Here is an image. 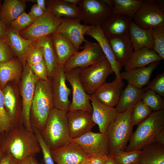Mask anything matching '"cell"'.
I'll return each instance as SVG.
<instances>
[{"label":"cell","instance_id":"obj_1","mask_svg":"<svg viewBox=\"0 0 164 164\" xmlns=\"http://www.w3.org/2000/svg\"><path fill=\"white\" fill-rule=\"evenodd\" d=\"M0 150L10 154L19 162L35 157L41 149L36 134L21 121L12 125L7 133L0 135Z\"/></svg>","mask_w":164,"mask_h":164},{"label":"cell","instance_id":"obj_2","mask_svg":"<svg viewBox=\"0 0 164 164\" xmlns=\"http://www.w3.org/2000/svg\"><path fill=\"white\" fill-rule=\"evenodd\" d=\"M54 108L50 80L39 79L36 82L31 107L30 119L32 129L40 132Z\"/></svg>","mask_w":164,"mask_h":164},{"label":"cell","instance_id":"obj_3","mask_svg":"<svg viewBox=\"0 0 164 164\" xmlns=\"http://www.w3.org/2000/svg\"><path fill=\"white\" fill-rule=\"evenodd\" d=\"M67 113L54 108L50 112L44 128L40 132L50 150L64 146L71 141Z\"/></svg>","mask_w":164,"mask_h":164},{"label":"cell","instance_id":"obj_4","mask_svg":"<svg viewBox=\"0 0 164 164\" xmlns=\"http://www.w3.org/2000/svg\"><path fill=\"white\" fill-rule=\"evenodd\" d=\"M138 125L131 135L125 151L141 150L153 142L157 134L164 128V109L154 111Z\"/></svg>","mask_w":164,"mask_h":164},{"label":"cell","instance_id":"obj_5","mask_svg":"<svg viewBox=\"0 0 164 164\" xmlns=\"http://www.w3.org/2000/svg\"><path fill=\"white\" fill-rule=\"evenodd\" d=\"M133 106L119 113L115 121L109 127L106 133L108 142L109 155L117 151H125L132 133L130 116Z\"/></svg>","mask_w":164,"mask_h":164},{"label":"cell","instance_id":"obj_6","mask_svg":"<svg viewBox=\"0 0 164 164\" xmlns=\"http://www.w3.org/2000/svg\"><path fill=\"white\" fill-rule=\"evenodd\" d=\"M113 72L110 64L106 59L88 67L80 68L79 76L85 91L91 95L106 82L108 77Z\"/></svg>","mask_w":164,"mask_h":164},{"label":"cell","instance_id":"obj_7","mask_svg":"<svg viewBox=\"0 0 164 164\" xmlns=\"http://www.w3.org/2000/svg\"><path fill=\"white\" fill-rule=\"evenodd\" d=\"M61 20L46 11L42 16L35 20L29 27L19 33L23 38L30 40L34 44L55 33Z\"/></svg>","mask_w":164,"mask_h":164},{"label":"cell","instance_id":"obj_8","mask_svg":"<svg viewBox=\"0 0 164 164\" xmlns=\"http://www.w3.org/2000/svg\"><path fill=\"white\" fill-rule=\"evenodd\" d=\"M23 67L20 85L22 100V118L24 125L28 130L32 131L30 122V112L36 84L39 79L26 62Z\"/></svg>","mask_w":164,"mask_h":164},{"label":"cell","instance_id":"obj_9","mask_svg":"<svg viewBox=\"0 0 164 164\" xmlns=\"http://www.w3.org/2000/svg\"><path fill=\"white\" fill-rule=\"evenodd\" d=\"M83 50L72 55L63 65L65 71L76 68H85L106 59L97 43L88 41L84 43Z\"/></svg>","mask_w":164,"mask_h":164},{"label":"cell","instance_id":"obj_10","mask_svg":"<svg viewBox=\"0 0 164 164\" xmlns=\"http://www.w3.org/2000/svg\"><path fill=\"white\" fill-rule=\"evenodd\" d=\"M132 21L145 29L164 27V12L152 0H144Z\"/></svg>","mask_w":164,"mask_h":164},{"label":"cell","instance_id":"obj_11","mask_svg":"<svg viewBox=\"0 0 164 164\" xmlns=\"http://www.w3.org/2000/svg\"><path fill=\"white\" fill-rule=\"evenodd\" d=\"M77 6L81 21L86 25H100L112 13V9L101 0H80Z\"/></svg>","mask_w":164,"mask_h":164},{"label":"cell","instance_id":"obj_12","mask_svg":"<svg viewBox=\"0 0 164 164\" xmlns=\"http://www.w3.org/2000/svg\"><path fill=\"white\" fill-rule=\"evenodd\" d=\"M80 68L65 71L66 80L72 87V99L69 111L81 110L92 112L89 95L85 91L81 82L79 73Z\"/></svg>","mask_w":164,"mask_h":164},{"label":"cell","instance_id":"obj_13","mask_svg":"<svg viewBox=\"0 0 164 164\" xmlns=\"http://www.w3.org/2000/svg\"><path fill=\"white\" fill-rule=\"evenodd\" d=\"M70 141L77 144L91 157L109 155L108 140L106 134L95 133L91 131Z\"/></svg>","mask_w":164,"mask_h":164},{"label":"cell","instance_id":"obj_14","mask_svg":"<svg viewBox=\"0 0 164 164\" xmlns=\"http://www.w3.org/2000/svg\"><path fill=\"white\" fill-rule=\"evenodd\" d=\"M50 80L54 108L67 112L71 103L69 97L72 90L66 83L63 65L59 64Z\"/></svg>","mask_w":164,"mask_h":164},{"label":"cell","instance_id":"obj_15","mask_svg":"<svg viewBox=\"0 0 164 164\" xmlns=\"http://www.w3.org/2000/svg\"><path fill=\"white\" fill-rule=\"evenodd\" d=\"M80 18L62 19L56 32L66 38L70 41L78 50L80 45L87 40L85 34L91 26L81 23Z\"/></svg>","mask_w":164,"mask_h":164},{"label":"cell","instance_id":"obj_16","mask_svg":"<svg viewBox=\"0 0 164 164\" xmlns=\"http://www.w3.org/2000/svg\"><path fill=\"white\" fill-rule=\"evenodd\" d=\"M67 117L71 139L91 131L96 125L93 120L91 112L81 110L69 111Z\"/></svg>","mask_w":164,"mask_h":164},{"label":"cell","instance_id":"obj_17","mask_svg":"<svg viewBox=\"0 0 164 164\" xmlns=\"http://www.w3.org/2000/svg\"><path fill=\"white\" fill-rule=\"evenodd\" d=\"M51 154L57 164H81L91 157L77 144L71 141L64 146L51 150Z\"/></svg>","mask_w":164,"mask_h":164},{"label":"cell","instance_id":"obj_18","mask_svg":"<svg viewBox=\"0 0 164 164\" xmlns=\"http://www.w3.org/2000/svg\"><path fill=\"white\" fill-rule=\"evenodd\" d=\"M92 107V119L99 127L100 132L106 134L110 125L117 119L119 113L116 108L98 101L92 94L89 95Z\"/></svg>","mask_w":164,"mask_h":164},{"label":"cell","instance_id":"obj_19","mask_svg":"<svg viewBox=\"0 0 164 164\" xmlns=\"http://www.w3.org/2000/svg\"><path fill=\"white\" fill-rule=\"evenodd\" d=\"M107 38L115 59L122 68L130 59L134 51L129 33Z\"/></svg>","mask_w":164,"mask_h":164},{"label":"cell","instance_id":"obj_20","mask_svg":"<svg viewBox=\"0 0 164 164\" xmlns=\"http://www.w3.org/2000/svg\"><path fill=\"white\" fill-rule=\"evenodd\" d=\"M90 36L97 42L104 54L106 59L110 64L116 75V78L118 80L123 82L121 77V68L117 61L108 38L104 34L100 25L91 26L86 32L85 35Z\"/></svg>","mask_w":164,"mask_h":164},{"label":"cell","instance_id":"obj_21","mask_svg":"<svg viewBox=\"0 0 164 164\" xmlns=\"http://www.w3.org/2000/svg\"><path fill=\"white\" fill-rule=\"evenodd\" d=\"M124 86L123 82L118 80L115 77L111 82H105L93 94L100 102L114 107L118 102Z\"/></svg>","mask_w":164,"mask_h":164},{"label":"cell","instance_id":"obj_22","mask_svg":"<svg viewBox=\"0 0 164 164\" xmlns=\"http://www.w3.org/2000/svg\"><path fill=\"white\" fill-rule=\"evenodd\" d=\"M4 39L23 67L26 63L28 54L35 46L32 43L23 38L19 32L7 26Z\"/></svg>","mask_w":164,"mask_h":164},{"label":"cell","instance_id":"obj_23","mask_svg":"<svg viewBox=\"0 0 164 164\" xmlns=\"http://www.w3.org/2000/svg\"><path fill=\"white\" fill-rule=\"evenodd\" d=\"M160 63V61H157L145 67L121 72V79L137 88H142L149 82L152 73Z\"/></svg>","mask_w":164,"mask_h":164},{"label":"cell","instance_id":"obj_24","mask_svg":"<svg viewBox=\"0 0 164 164\" xmlns=\"http://www.w3.org/2000/svg\"><path fill=\"white\" fill-rule=\"evenodd\" d=\"M132 20L126 15L112 13L100 25V26L107 37L123 35L129 33Z\"/></svg>","mask_w":164,"mask_h":164},{"label":"cell","instance_id":"obj_25","mask_svg":"<svg viewBox=\"0 0 164 164\" xmlns=\"http://www.w3.org/2000/svg\"><path fill=\"white\" fill-rule=\"evenodd\" d=\"M164 60L160 56L146 47L134 51L130 59L124 66L125 71L146 67L150 64Z\"/></svg>","mask_w":164,"mask_h":164},{"label":"cell","instance_id":"obj_26","mask_svg":"<svg viewBox=\"0 0 164 164\" xmlns=\"http://www.w3.org/2000/svg\"><path fill=\"white\" fill-rule=\"evenodd\" d=\"M46 10L61 19L80 18L77 5L70 4L64 0H46Z\"/></svg>","mask_w":164,"mask_h":164},{"label":"cell","instance_id":"obj_27","mask_svg":"<svg viewBox=\"0 0 164 164\" xmlns=\"http://www.w3.org/2000/svg\"><path fill=\"white\" fill-rule=\"evenodd\" d=\"M50 37L59 64L64 65L72 55L78 51L73 43L63 36L54 33Z\"/></svg>","mask_w":164,"mask_h":164},{"label":"cell","instance_id":"obj_28","mask_svg":"<svg viewBox=\"0 0 164 164\" xmlns=\"http://www.w3.org/2000/svg\"><path fill=\"white\" fill-rule=\"evenodd\" d=\"M129 34L134 51L142 47H146L153 50L154 42L152 30L142 28L132 20L130 25Z\"/></svg>","mask_w":164,"mask_h":164},{"label":"cell","instance_id":"obj_29","mask_svg":"<svg viewBox=\"0 0 164 164\" xmlns=\"http://www.w3.org/2000/svg\"><path fill=\"white\" fill-rule=\"evenodd\" d=\"M22 67L17 57L0 63V87L2 91L9 82L19 79L22 73Z\"/></svg>","mask_w":164,"mask_h":164},{"label":"cell","instance_id":"obj_30","mask_svg":"<svg viewBox=\"0 0 164 164\" xmlns=\"http://www.w3.org/2000/svg\"><path fill=\"white\" fill-rule=\"evenodd\" d=\"M26 1L5 0L0 9V19L7 26L25 11Z\"/></svg>","mask_w":164,"mask_h":164},{"label":"cell","instance_id":"obj_31","mask_svg":"<svg viewBox=\"0 0 164 164\" xmlns=\"http://www.w3.org/2000/svg\"><path fill=\"white\" fill-rule=\"evenodd\" d=\"M146 91L145 87L137 88L128 84L124 90L122 91L116 108L118 112L126 110L130 107L134 106L141 100L142 95Z\"/></svg>","mask_w":164,"mask_h":164},{"label":"cell","instance_id":"obj_32","mask_svg":"<svg viewBox=\"0 0 164 164\" xmlns=\"http://www.w3.org/2000/svg\"><path fill=\"white\" fill-rule=\"evenodd\" d=\"M139 162L142 164H164V146L154 142L141 150Z\"/></svg>","mask_w":164,"mask_h":164},{"label":"cell","instance_id":"obj_33","mask_svg":"<svg viewBox=\"0 0 164 164\" xmlns=\"http://www.w3.org/2000/svg\"><path fill=\"white\" fill-rule=\"evenodd\" d=\"M33 45L35 46L41 47L43 48L44 59L47 66L48 76L51 77L59 64L50 35L40 39Z\"/></svg>","mask_w":164,"mask_h":164},{"label":"cell","instance_id":"obj_34","mask_svg":"<svg viewBox=\"0 0 164 164\" xmlns=\"http://www.w3.org/2000/svg\"><path fill=\"white\" fill-rule=\"evenodd\" d=\"M4 105L11 118L12 125L22 121L19 113L16 97L12 87L6 85L3 91Z\"/></svg>","mask_w":164,"mask_h":164},{"label":"cell","instance_id":"obj_35","mask_svg":"<svg viewBox=\"0 0 164 164\" xmlns=\"http://www.w3.org/2000/svg\"><path fill=\"white\" fill-rule=\"evenodd\" d=\"M114 6L112 13L122 14L133 18L140 8L143 0H112Z\"/></svg>","mask_w":164,"mask_h":164},{"label":"cell","instance_id":"obj_36","mask_svg":"<svg viewBox=\"0 0 164 164\" xmlns=\"http://www.w3.org/2000/svg\"><path fill=\"white\" fill-rule=\"evenodd\" d=\"M141 101L152 111L164 109L163 97L152 90L146 91L142 95Z\"/></svg>","mask_w":164,"mask_h":164},{"label":"cell","instance_id":"obj_37","mask_svg":"<svg viewBox=\"0 0 164 164\" xmlns=\"http://www.w3.org/2000/svg\"><path fill=\"white\" fill-rule=\"evenodd\" d=\"M152 111L141 101L138 102L133 107L130 116V124L132 127L138 125L147 118Z\"/></svg>","mask_w":164,"mask_h":164},{"label":"cell","instance_id":"obj_38","mask_svg":"<svg viewBox=\"0 0 164 164\" xmlns=\"http://www.w3.org/2000/svg\"><path fill=\"white\" fill-rule=\"evenodd\" d=\"M141 153V150L120 151L110 155L118 164H133L139 162Z\"/></svg>","mask_w":164,"mask_h":164},{"label":"cell","instance_id":"obj_39","mask_svg":"<svg viewBox=\"0 0 164 164\" xmlns=\"http://www.w3.org/2000/svg\"><path fill=\"white\" fill-rule=\"evenodd\" d=\"M12 126L11 118L5 106L3 92L0 87V135L8 132Z\"/></svg>","mask_w":164,"mask_h":164},{"label":"cell","instance_id":"obj_40","mask_svg":"<svg viewBox=\"0 0 164 164\" xmlns=\"http://www.w3.org/2000/svg\"><path fill=\"white\" fill-rule=\"evenodd\" d=\"M34 20L28 13L24 11L12 21L9 27L19 32L29 27Z\"/></svg>","mask_w":164,"mask_h":164},{"label":"cell","instance_id":"obj_41","mask_svg":"<svg viewBox=\"0 0 164 164\" xmlns=\"http://www.w3.org/2000/svg\"><path fill=\"white\" fill-rule=\"evenodd\" d=\"M153 50L164 59V27L152 29Z\"/></svg>","mask_w":164,"mask_h":164},{"label":"cell","instance_id":"obj_42","mask_svg":"<svg viewBox=\"0 0 164 164\" xmlns=\"http://www.w3.org/2000/svg\"><path fill=\"white\" fill-rule=\"evenodd\" d=\"M146 90H151L164 97V72L158 74L145 87Z\"/></svg>","mask_w":164,"mask_h":164},{"label":"cell","instance_id":"obj_43","mask_svg":"<svg viewBox=\"0 0 164 164\" xmlns=\"http://www.w3.org/2000/svg\"><path fill=\"white\" fill-rule=\"evenodd\" d=\"M32 130L38 139L43 155L42 160L44 164H55L51 155V150L43 140L40 132L35 129L32 128Z\"/></svg>","mask_w":164,"mask_h":164},{"label":"cell","instance_id":"obj_44","mask_svg":"<svg viewBox=\"0 0 164 164\" xmlns=\"http://www.w3.org/2000/svg\"><path fill=\"white\" fill-rule=\"evenodd\" d=\"M44 59L43 48L41 47L35 46L28 54L26 62L30 66L39 63Z\"/></svg>","mask_w":164,"mask_h":164},{"label":"cell","instance_id":"obj_45","mask_svg":"<svg viewBox=\"0 0 164 164\" xmlns=\"http://www.w3.org/2000/svg\"><path fill=\"white\" fill-rule=\"evenodd\" d=\"M15 57L11 48L4 39H0V63L10 60Z\"/></svg>","mask_w":164,"mask_h":164},{"label":"cell","instance_id":"obj_46","mask_svg":"<svg viewBox=\"0 0 164 164\" xmlns=\"http://www.w3.org/2000/svg\"><path fill=\"white\" fill-rule=\"evenodd\" d=\"M29 66L39 79L44 80H50L48 79L47 66L44 59L39 63Z\"/></svg>","mask_w":164,"mask_h":164},{"label":"cell","instance_id":"obj_47","mask_svg":"<svg viewBox=\"0 0 164 164\" xmlns=\"http://www.w3.org/2000/svg\"><path fill=\"white\" fill-rule=\"evenodd\" d=\"M45 12L39 7L36 3L32 6L28 14L34 20H35L42 16Z\"/></svg>","mask_w":164,"mask_h":164},{"label":"cell","instance_id":"obj_48","mask_svg":"<svg viewBox=\"0 0 164 164\" xmlns=\"http://www.w3.org/2000/svg\"><path fill=\"white\" fill-rule=\"evenodd\" d=\"M19 162L10 154L4 152L0 161V164H18Z\"/></svg>","mask_w":164,"mask_h":164},{"label":"cell","instance_id":"obj_49","mask_svg":"<svg viewBox=\"0 0 164 164\" xmlns=\"http://www.w3.org/2000/svg\"><path fill=\"white\" fill-rule=\"evenodd\" d=\"M108 155L91 157L90 164H104L108 158Z\"/></svg>","mask_w":164,"mask_h":164},{"label":"cell","instance_id":"obj_50","mask_svg":"<svg viewBox=\"0 0 164 164\" xmlns=\"http://www.w3.org/2000/svg\"><path fill=\"white\" fill-rule=\"evenodd\" d=\"M152 142L164 146V128L157 134Z\"/></svg>","mask_w":164,"mask_h":164},{"label":"cell","instance_id":"obj_51","mask_svg":"<svg viewBox=\"0 0 164 164\" xmlns=\"http://www.w3.org/2000/svg\"><path fill=\"white\" fill-rule=\"evenodd\" d=\"M7 26L0 19V39H4Z\"/></svg>","mask_w":164,"mask_h":164},{"label":"cell","instance_id":"obj_52","mask_svg":"<svg viewBox=\"0 0 164 164\" xmlns=\"http://www.w3.org/2000/svg\"><path fill=\"white\" fill-rule=\"evenodd\" d=\"M36 2L39 7L44 11H46V0H36Z\"/></svg>","mask_w":164,"mask_h":164},{"label":"cell","instance_id":"obj_53","mask_svg":"<svg viewBox=\"0 0 164 164\" xmlns=\"http://www.w3.org/2000/svg\"><path fill=\"white\" fill-rule=\"evenodd\" d=\"M162 11L164 12V1L162 0H152Z\"/></svg>","mask_w":164,"mask_h":164},{"label":"cell","instance_id":"obj_54","mask_svg":"<svg viewBox=\"0 0 164 164\" xmlns=\"http://www.w3.org/2000/svg\"><path fill=\"white\" fill-rule=\"evenodd\" d=\"M108 158L104 164H118L112 158L111 155H108Z\"/></svg>","mask_w":164,"mask_h":164},{"label":"cell","instance_id":"obj_55","mask_svg":"<svg viewBox=\"0 0 164 164\" xmlns=\"http://www.w3.org/2000/svg\"><path fill=\"white\" fill-rule=\"evenodd\" d=\"M102 2L108 7L112 9L114 3L112 0H101Z\"/></svg>","mask_w":164,"mask_h":164},{"label":"cell","instance_id":"obj_56","mask_svg":"<svg viewBox=\"0 0 164 164\" xmlns=\"http://www.w3.org/2000/svg\"><path fill=\"white\" fill-rule=\"evenodd\" d=\"M31 158H26L19 162L18 164H30Z\"/></svg>","mask_w":164,"mask_h":164},{"label":"cell","instance_id":"obj_57","mask_svg":"<svg viewBox=\"0 0 164 164\" xmlns=\"http://www.w3.org/2000/svg\"><path fill=\"white\" fill-rule=\"evenodd\" d=\"M64 1L70 4L77 5L80 0H64Z\"/></svg>","mask_w":164,"mask_h":164},{"label":"cell","instance_id":"obj_58","mask_svg":"<svg viewBox=\"0 0 164 164\" xmlns=\"http://www.w3.org/2000/svg\"><path fill=\"white\" fill-rule=\"evenodd\" d=\"M30 164H40L37 160L35 157L31 158Z\"/></svg>","mask_w":164,"mask_h":164},{"label":"cell","instance_id":"obj_59","mask_svg":"<svg viewBox=\"0 0 164 164\" xmlns=\"http://www.w3.org/2000/svg\"><path fill=\"white\" fill-rule=\"evenodd\" d=\"M91 158V157H90L89 159L83 162L81 164H90Z\"/></svg>","mask_w":164,"mask_h":164},{"label":"cell","instance_id":"obj_60","mask_svg":"<svg viewBox=\"0 0 164 164\" xmlns=\"http://www.w3.org/2000/svg\"><path fill=\"white\" fill-rule=\"evenodd\" d=\"M3 152L1 150H0V161L3 155Z\"/></svg>","mask_w":164,"mask_h":164},{"label":"cell","instance_id":"obj_61","mask_svg":"<svg viewBox=\"0 0 164 164\" xmlns=\"http://www.w3.org/2000/svg\"><path fill=\"white\" fill-rule=\"evenodd\" d=\"M133 164H142L140 163L139 162H136L135 163H134Z\"/></svg>","mask_w":164,"mask_h":164},{"label":"cell","instance_id":"obj_62","mask_svg":"<svg viewBox=\"0 0 164 164\" xmlns=\"http://www.w3.org/2000/svg\"><path fill=\"white\" fill-rule=\"evenodd\" d=\"M40 164H44L42 159L41 160Z\"/></svg>","mask_w":164,"mask_h":164},{"label":"cell","instance_id":"obj_63","mask_svg":"<svg viewBox=\"0 0 164 164\" xmlns=\"http://www.w3.org/2000/svg\"><path fill=\"white\" fill-rule=\"evenodd\" d=\"M1 1L0 0V8H1Z\"/></svg>","mask_w":164,"mask_h":164}]
</instances>
